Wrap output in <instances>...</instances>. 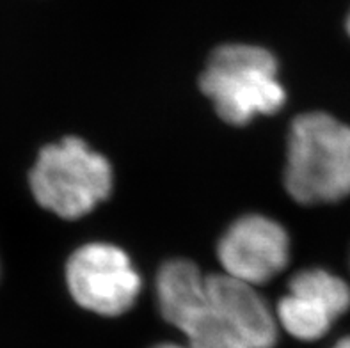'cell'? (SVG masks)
Wrapping results in <instances>:
<instances>
[{
    "label": "cell",
    "instance_id": "8992f818",
    "mask_svg": "<svg viewBox=\"0 0 350 348\" xmlns=\"http://www.w3.org/2000/svg\"><path fill=\"white\" fill-rule=\"evenodd\" d=\"M217 256L224 273L262 284L288 265L290 238L280 222L265 215H244L222 235Z\"/></svg>",
    "mask_w": 350,
    "mask_h": 348
},
{
    "label": "cell",
    "instance_id": "5b68a950",
    "mask_svg": "<svg viewBox=\"0 0 350 348\" xmlns=\"http://www.w3.org/2000/svg\"><path fill=\"white\" fill-rule=\"evenodd\" d=\"M350 309V282L325 269H304L278 302V323L301 341L324 338Z\"/></svg>",
    "mask_w": 350,
    "mask_h": 348
},
{
    "label": "cell",
    "instance_id": "ba28073f",
    "mask_svg": "<svg viewBox=\"0 0 350 348\" xmlns=\"http://www.w3.org/2000/svg\"><path fill=\"white\" fill-rule=\"evenodd\" d=\"M208 276L189 260H171L157 276V302L162 317L185 332L210 311Z\"/></svg>",
    "mask_w": 350,
    "mask_h": 348
},
{
    "label": "cell",
    "instance_id": "7a4b0ae2",
    "mask_svg": "<svg viewBox=\"0 0 350 348\" xmlns=\"http://www.w3.org/2000/svg\"><path fill=\"white\" fill-rule=\"evenodd\" d=\"M200 85L221 119L235 126L275 114L286 100L278 79V61L254 44H222L213 50Z\"/></svg>",
    "mask_w": 350,
    "mask_h": 348
},
{
    "label": "cell",
    "instance_id": "9c48e42d",
    "mask_svg": "<svg viewBox=\"0 0 350 348\" xmlns=\"http://www.w3.org/2000/svg\"><path fill=\"white\" fill-rule=\"evenodd\" d=\"M183 334L189 340V348H249V345L239 334L231 331L213 313L212 308Z\"/></svg>",
    "mask_w": 350,
    "mask_h": 348
},
{
    "label": "cell",
    "instance_id": "277c9868",
    "mask_svg": "<svg viewBox=\"0 0 350 348\" xmlns=\"http://www.w3.org/2000/svg\"><path fill=\"white\" fill-rule=\"evenodd\" d=\"M66 281L77 304L102 317L126 313L142 286L129 254L111 243L77 249L68 260Z\"/></svg>",
    "mask_w": 350,
    "mask_h": 348
},
{
    "label": "cell",
    "instance_id": "6da1fadb",
    "mask_svg": "<svg viewBox=\"0 0 350 348\" xmlns=\"http://www.w3.org/2000/svg\"><path fill=\"white\" fill-rule=\"evenodd\" d=\"M286 192L301 204L338 203L350 196V126L325 112H308L290 126Z\"/></svg>",
    "mask_w": 350,
    "mask_h": 348
},
{
    "label": "cell",
    "instance_id": "52a82bcc",
    "mask_svg": "<svg viewBox=\"0 0 350 348\" xmlns=\"http://www.w3.org/2000/svg\"><path fill=\"white\" fill-rule=\"evenodd\" d=\"M210 308L249 348H272L278 341V318L269 304L245 281L228 273L208 276Z\"/></svg>",
    "mask_w": 350,
    "mask_h": 348
},
{
    "label": "cell",
    "instance_id": "7c38bea8",
    "mask_svg": "<svg viewBox=\"0 0 350 348\" xmlns=\"http://www.w3.org/2000/svg\"><path fill=\"white\" fill-rule=\"evenodd\" d=\"M345 29H347V34L350 36V11H349V14H347V20H345Z\"/></svg>",
    "mask_w": 350,
    "mask_h": 348
},
{
    "label": "cell",
    "instance_id": "30bf717a",
    "mask_svg": "<svg viewBox=\"0 0 350 348\" xmlns=\"http://www.w3.org/2000/svg\"><path fill=\"white\" fill-rule=\"evenodd\" d=\"M333 348H350V336H345L340 341H336Z\"/></svg>",
    "mask_w": 350,
    "mask_h": 348
},
{
    "label": "cell",
    "instance_id": "3957f363",
    "mask_svg": "<svg viewBox=\"0 0 350 348\" xmlns=\"http://www.w3.org/2000/svg\"><path fill=\"white\" fill-rule=\"evenodd\" d=\"M112 181L111 163L77 137L43 148L31 171V190L40 206L70 221L105 201Z\"/></svg>",
    "mask_w": 350,
    "mask_h": 348
},
{
    "label": "cell",
    "instance_id": "8fae6325",
    "mask_svg": "<svg viewBox=\"0 0 350 348\" xmlns=\"http://www.w3.org/2000/svg\"><path fill=\"white\" fill-rule=\"evenodd\" d=\"M153 348H189V347H182V345H176V343H162V345H157Z\"/></svg>",
    "mask_w": 350,
    "mask_h": 348
}]
</instances>
